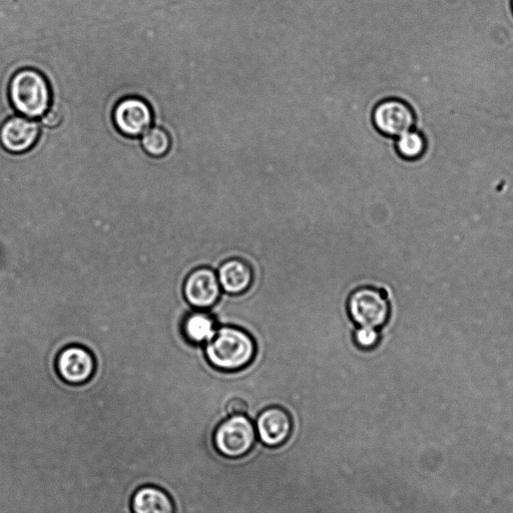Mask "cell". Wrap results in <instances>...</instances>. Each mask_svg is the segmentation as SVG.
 Here are the masks:
<instances>
[{
  "label": "cell",
  "mask_w": 513,
  "mask_h": 513,
  "mask_svg": "<svg viewBox=\"0 0 513 513\" xmlns=\"http://www.w3.org/2000/svg\"><path fill=\"white\" fill-rule=\"evenodd\" d=\"M9 97L21 116L42 118L52 105V90L47 78L35 69L17 72L10 83Z\"/></svg>",
  "instance_id": "cell-1"
},
{
  "label": "cell",
  "mask_w": 513,
  "mask_h": 513,
  "mask_svg": "<svg viewBox=\"0 0 513 513\" xmlns=\"http://www.w3.org/2000/svg\"><path fill=\"white\" fill-rule=\"evenodd\" d=\"M206 354L209 362L218 369L239 370L253 360L255 343L245 331L223 327L207 342Z\"/></svg>",
  "instance_id": "cell-2"
},
{
  "label": "cell",
  "mask_w": 513,
  "mask_h": 513,
  "mask_svg": "<svg viewBox=\"0 0 513 513\" xmlns=\"http://www.w3.org/2000/svg\"><path fill=\"white\" fill-rule=\"evenodd\" d=\"M256 442L253 423L244 415H233L222 422L214 434L216 450L224 457L238 459L249 454Z\"/></svg>",
  "instance_id": "cell-3"
},
{
  "label": "cell",
  "mask_w": 513,
  "mask_h": 513,
  "mask_svg": "<svg viewBox=\"0 0 513 513\" xmlns=\"http://www.w3.org/2000/svg\"><path fill=\"white\" fill-rule=\"evenodd\" d=\"M153 120L150 105L139 97L122 99L113 112L117 130L128 138L143 136L151 128Z\"/></svg>",
  "instance_id": "cell-4"
},
{
  "label": "cell",
  "mask_w": 513,
  "mask_h": 513,
  "mask_svg": "<svg viewBox=\"0 0 513 513\" xmlns=\"http://www.w3.org/2000/svg\"><path fill=\"white\" fill-rule=\"evenodd\" d=\"M389 304L384 295L374 289L363 288L352 294L349 313L359 326L377 328L389 317Z\"/></svg>",
  "instance_id": "cell-5"
},
{
  "label": "cell",
  "mask_w": 513,
  "mask_h": 513,
  "mask_svg": "<svg viewBox=\"0 0 513 513\" xmlns=\"http://www.w3.org/2000/svg\"><path fill=\"white\" fill-rule=\"evenodd\" d=\"M41 127L34 119L16 116L0 127V145L11 154H24L38 143Z\"/></svg>",
  "instance_id": "cell-6"
},
{
  "label": "cell",
  "mask_w": 513,
  "mask_h": 513,
  "mask_svg": "<svg viewBox=\"0 0 513 513\" xmlns=\"http://www.w3.org/2000/svg\"><path fill=\"white\" fill-rule=\"evenodd\" d=\"M414 114L412 110L402 101L385 100L373 111V124L383 135L388 137H399L414 126Z\"/></svg>",
  "instance_id": "cell-7"
},
{
  "label": "cell",
  "mask_w": 513,
  "mask_h": 513,
  "mask_svg": "<svg viewBox=\"0 0 513 513\" xmlns=\"http://www.w3.org/2000/svg\"><path fill=\"white\" fill-rule=\"evenodd\" d=\"M57 370L61 378L72 385L85 384L92 379L96 370L93 354L81 346L64 349L57 360Z\"/></svg>",
  "instance_id": "cell-8"
},
{
  "label": "cell",
  "mask_w": 513,
  "mask_h": 513,
  "mask_svg": "<svg viewBox=\"0 0 513 513\" xmlns=\"http://www.w3.org/2000/svg\"><path fill=\"white\" fill-rule=\"evenodd\" d=\"M221 285L216 274L208 268H200L192 272L184 286L187 301L198 309L212 307L218 300Z\"/></svg>",
  "instance_id": "cell-9"
},
{
  "label": "cell",
  "mask_w": 513,
  "mask_h": 513,
  "mask_svg": "<svg viewBox=\"0 0 513 513\" xmlns=\"http://www.w3.org/2000/svg\"><path fill=\"white\" fill-rule=\"evenodd\" d=\"M292 428L290 415L281 407H270L257 419L258 435L269 447H279L286 443L291 436Z\"/></svg>",
  "instance_id": "cell-10"
},
{
  "label": "cell",
  "mask_w": 513,
  "mask_h": 513,
  "mask_svg": "<svg viewBox=\"0 0 513 513\" xmlns=\"http://www.w3.org/2000/svg\"><path fill=\"white\" fill-rule=\"evenodd\" d=\"M133 513H177L173 498L162 488L147 485L132 497Z\"/></svg>",
  "instance_id": "cell-11"
},
{
  "label": "cell",
  "mask_w": 513,
  "mask_h": 513,
  "mask_svg": "<svg viewBox=\"0 0 513 513\" xmlns=\"http://www.w3.org/2000/svg\"><path fill=\"white\" fill-rule=\"evenodd\" d=\"M218 279L227 293L242 294L251 286L253 272L246 262L233 259L221 266Z\"/></svg>",
  "instance_id": "cell-12"
},
{
  "label": "cell",
  "mask_w": 513,
  "mask_h": 513,
  "mask_svg": "<svg viewBox=\"0 0 513 513\" xmlns=\"http://www.w3.org/2000/svg\"><path fill=\"white\" fill-rule=\"evenodd\" d=\"M183 332L192 343L208 342L216 332L214 319L203 312L193 313L185 319Z\"/></svg>",
  "instance_id": "cell-13"
},
{
  "label": "cell",
  "mask_w": 513,
  "mask_h": 513,
  "mask_svg": "<svg viewBox=\"0 0 513 513\" xmlns=\"http://www.w3.org/2000/svg\"><path fill=\"white\" fill-rule=\"evenodd\" d=\"M145 152L153 158L165 157L172 146L168 132L160 127L150 128L142 137Z\"/></svg>",
  "instance_id": "cell-14"
},
{
  "label": "cell",
  "mask_w": 513,
  "mask_h": 513,
  "mask_svg": "<svg viewBox=\"0 0 513 513\" xmlns=\"http://www.w3.org/2000/svg\"><path fill=\"white\" fill-rule=\"evenodd\" d=\"M396 149L402 158L414 160L423 154L425 142L419 133L409 131L398 137Z\"/></svg>",
  "instance_id": "cell-15"
},
{
  "label": "cell",
  "mask_w": 513,
  "mask_h": 513,
  "mask_svg": "<svg viewBox=\"0 0 513 513\" xmlns=\"http://www.w3.org/2000/svg\"><path fill=\"white\" fill-rule=\"evenodd\" d=\"M378 339V332L376 331V328L373 327L360 326L355 332V341L364 349L374 347L377 344Z\"/></svg>",
  "instance_id": "cell-16"
},
{
  "label": "cell",
  "mask_w": 513,
  "mask_h": 513,
  "mask_svg": "<svg viewBox=\"0 0 513 513\" xmlns=\"http://www.w3.org/2000/svg\"><path fill=\"white\" fill-rule=\"evenodd\" d=\"M247 409V403L241 398L232 399L227 405V410L232 415H244Z\"/></svg>",
  "instance_id": "cell-17"
},
{
  "label": "cell",
  "mask_w": 513,
  "mask_h": 513,
  "mask_svg": "<svg viewBox=\"0 0 513 513\" xmlns=\"http://www.w3.org/2000/svg\"><path fill=\"white\" fill-rule=\"evenodd\" d=\"M42 118L43 124L49 128L58 127L62 121L61 114L52 109H50Z\"/></svg>",
  "instance_id": "cell-18"
},
{
  "label": "cell",
  "mask_w": 513,
  "mask_h": 513,
  "mask_svg": "<svg viewBox=\"0 0 513 513\" xmlns=\"http://www.w3.org/2000/svg\"><path fill=\"white\" fill-rule=\"evenodd\" d=\"M511 7H512V12H513V0H512V3H511Z\"/></svg>",
  "instance_id": "cell-19"
}]
</instances>
